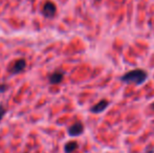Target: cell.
I'll return each mask as SVG.
<instances>
[{"instance_id":"cell-1","label":"cell","mask_w":154,"mask_h":153,"mask_svg":"<svg viewBox=\"0 0 154 153\" xmlns=\"http://www.w3.org/2000/svg\"><path fill=\"white\" fill-rule=\"evenodd\" d=\"M148 74L144 69H133L126 72L121 78V81L124 83H132L135 85H142L143 83L147 81Z\"/></svg>"},{"instance_id":"cell-2","label":"cell","mask_w":154,"mask_h":153,"mask_svg":"<svg viewBox=\"0 0 154 153\" xmlns=\"http://www.w3.org/2000/svg\"><path fill=\"white\" fill-rule=\"evenodd\" d=\"M56 12H57V6L54 2L51 1H46L43 4L42 8V14L44 15L46 18H51L55 16Z\"/></svg>"},{"instance_id":"cell-3","label":"cell","mask_w":154,"mask_h":153,"mask_svg":"<svg viewBox=\"0 0 154 153\" xmlns=\"http://www.w3.org/2000/svg\"><path fill=\"white\" fill-rule=\"evenodd\" d=\"M26 67V62H25L24 59H18L14 62V63L11 65L10 68V72L13 75H17L19 72H23Z\"/></svg>"},{"instance_id":"cell-4","label":"cell","mask_w":154,"mask_h":153,"mask_svg":"<svg viewBox=\"0 0 154 153\" xmlns=\"http://www.w3.org/2000/svg\"><path fill=\"white\" fill-rule=\"evenodd\" d=\"M67 131H68V134L70 136H79V135H81L84 132V125L81 122H77L73 125H71Z\"/></svg>"},{"instance_id":"cell-5","label":"cell","mask_w":154,"mask_h":153,"mask_svg":"<svg viewBox=\"0 0 154 153\" xmlns=\"http://www.w3.org/2000/svg\"><path fill=\"white\" fill-rule=\"evenodd\" d=\"M108 106H109V101L104 99V100H101L100 102H97L95 105H93L90 108V111L92 113H101L103 111H105Z\"/></svg>"},{"instance_id":"cell-6","label":"cell","mask_w":154,"mask_h":153,"mask_svg":"<svg viewBox=\"0 0 154 153\" xmlns=\"http://www.w3.org/2000/svg\"><path fill=\"white\" fill-rule=\"evenodd\" d=\"M64 74L62 72H55L48 77V82L51 84H59L63 81Z\"/></svg>"},{"instance_id":"cell-7","label":"cell","mask_w":154,"mask_h":153,"mask_svg":"<svg viewBox=\"0 0 154 153\" xmlns=\"http://www.w3.org/2000/svg\"><path fill=\"white\" fill-rule=\"evenodd\" d=\"M79 148V144L75 141H70L67 142L64 145V152L65 153H72Z\"/></svg>"},{"instance_id":"cell-8","label":"cell","mask_w":154,"mask_h":153,"mask_svg":"<svg viewBox=\"0 0 154 153\" xmlns=\"http://www.w3.org/2000/svg\"><path fill=\"white\" fill-rule=\"evenodd\" d=\"M5 112H6L5 108H4L2 105H0V122H1V120L3 118V116L5 115Z\"/></svg>"},{"instance_id":"cell-9","label":"cell","mask_w":154,"mask_h":153,"mask_svg":"<svg viewBox=\"0 0 154 153\" xmlns=\"http://www.w3.org/2000/svg\"><path fill=\"white\" fill-rule=\"evenodd\" d=\"M6 89H8V86H6L5 84H1V85H0V92H4Z\"/></svg>"},{"instance_id":"cell-10","label":"cell","mask_w":154,"mask_h":153,"mask_svg":"<svg viewBox=\"0 0 154 153\" xmlns=\"http://www.w3.org/2000/svg\"><path fill=\"white\" fill-rule=\"evenodd\" d=\"M151 108H152V109H153V110H154V103H153V104H152V105H151Z\"/></svg>"},{"instance_id":"cell-11","label":"cell","mask_w":154,"mask_h":153,"mask_svg":"<svg viewBox=\"0 0 154 153\" xmlns=\"http://www.w3.org/2000/svg\"><path fill=\"white\" fill-rule=\"evenodd\" d=\"M95 1H101V0H95Z\"/></svg>"},{"instance_id":"cell-12","label":"cell","mask_w":154,"mask_h":153,"mask_svg":"<svg viewBox=\"0 0 154 153\" xmlns=\"http://www.w3.org/2000/svg\"><path fill=\"white\" fill-rule=\"evenodd\" d=\"M25 153H29V152H25Z\"/></svg>"}]
</instances>
